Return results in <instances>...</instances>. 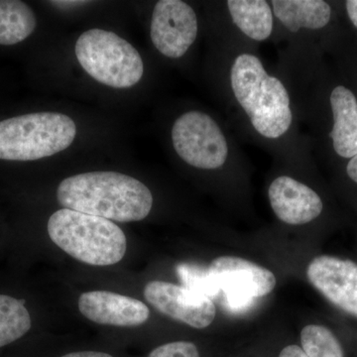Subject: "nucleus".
Instances as JSON below:
<instances>
[{"label":"nucleus","instance_id":"f257e3e1","mask_svg":"<svg viewBox=\"0 0 357 357\" xmlns=\"http://www.w3.org/2000/svg\"><path fill=\"white\" fill-rule=\"evenodd\" d=\"M57 199L65 208L119 222L144 220L153 206V196L146 185L112 171L65 178L59 185Z\"/></svg>","mask_w":357,"mask_h":357},{"label":"nucleus","instance_id":"f03ea898","mask_svg":"<svg viewBox=\"0 0 357 357\" xmlns=\"http://www.w3.org/2000/svg\"><path fill=\"white\" fill-rule=\"evenodd\" d=\"M230 79L237 102L258 133L275 139L287 132L293 121L287 89L280 79L267 74L259 59L239 55Z\"/></svg>","mask_w":357,"mask_h":357},{"label":"nucleus","instance_id":"7ed1b4c3","mask_svg":"<svg viewBox=\"0 0 357 357\" xmlns=\"http://www.w3.org/2000/svg\"><path fill=\"white\" fill-rule=\"evenodd\" d=\"M49 236L58 248L93 266L121 262L128 249L123 230L112 220L62 208L49 218Z\"/></svg>","mask_w":357,"mask_h":357},{"label":"nucleus","instance_id":"20e7f679","mask_svg":"<svg viewBox=\"0 0 357 357\" xmlns=\"http://www.w3.org/2000/svg\"><path fill=\"white\" fill-rule=\"evenodd\" d=\"M77 126L68 115L37 112L0 121V159L35 161L70 146Z\"/></svg>","mask_w":357,"mask_h":357},{"label":"nucleus","instance_id":"39448f33","mask_svg":"<svg viewBox=\"0 0 357 357\" xmlns=\"http://www.w3.org/2000/svg\"><path fill=\"white\" fill-rule=\"evenodd\" d=\"M77 61L98 83L128 89L142 79L144 65L139 52L119 35L107 30H88L77 39Z\"/></svg>","mask_w":357,"mask_h":357},{"label":"nucleus","instance_id":"423d86ee","mask_svg":"<svg viewBox=\"0 0 357 357\" xmlns=\"http://www.w3.org/2000/svg\"><path fill=\"white\" fill-rule=\"evenodd\" d=\"M172 141L185 163L204 170L220 168L229 155L227 140L217 122L196 110L185 112L175 121Z\"/></svg>","mask_w":357,"mask_h":357},{"label":"nucleus","instance_id":"0eeeda50","mask_svg":"<svg viewBox=\"0 0 357 357\" xmlns=\"http://www.w3.org/2000/svg\"><path fill=\"white\" fill-rule=\"evenodd\" d=\"M208 271L225 305L234 310L244 309L271 293L277 283L273 272L236 256L215 258Z\"/></svg>","mask_w":357,"mask_h":357},{"label":"nucleus","instance_id":"6e6552de","mask_svg":"<svg viewBox=\"0 0 357 357\" xmlns=\"http://www.w3.org/2000/svg\"><path fill=\"white\" fill-rule=\"evenodd\" d=\"M198 35V20L189 4L161 0L154 7L150 36L155 48L168 58L183 57Z\"/></svg>","mask_w":357,"mask_h":357},{"label":"nucleus","instance_id":"1a4fd4ad","mask_svg":"<svg viewBox=\"0 0 357 357\" xmlns=\"http://www.w3.org/2000/svg\"><path fill=\"white\" fill-rule=\"evenodd\" d=\"M144 298L164 316L199 330L208 328L217 314L210 298L170 282H149Z\"/></svg>","mask_w":357,"mask_h":357},{"label":"nucleus","instance_id":"9d476101","mask_svg":"<svg viewBox=\"0 0 357 357\" xmlns=\"http://www.w3.org/2000/svg\"><path fill=\"white\" fill-rule=\"evenodd\" d=\"M307 276L326 299L357 318L356 263L335 256H318L307 266Z\"/></svg>","mask_w":357,"mask_h":357},{"label":"nucleus","instance_id":"9b49d317","mask_svg":"<svg viewBox=\"0 0 357 357\" xmlns=\"http://www.w3.org/2000/svg\"><path fill=\"white\" fill-rule=\"evenodd\" d=\"M79 310L84 317L100 325L131 328L146 323L150 311L135 298L109 291H91L79 298Z\"/></svg>","mask_w":357,"mask_h":357},{"label":"nucleus","instance_id":"f8f14e48","mask_svg":"<svg viewBox=\"0 0 357 357\" xmlns=\"http://www.w3.org/2000/svg\"><path fill=\"white\" fill-rule=\"evenodd\" d=\"M269 201L276 217L288 225H305L321 215L324 204L318 194L295 178L281 176L269 187Z\"/></svg>","mask_w":357,"mask_h":357},{"label":"nucleus","instance_id":"ddd939ff","mask_svg":"<svg viewBox=\"0 0 357 357\" xmlns=\"http://www.w3.org/2000/svg\"><path fill=\"white\" fill-rule=\"evenodd\" d=\"M333 128L331 136L340 156L354 158L357 155V100L351 89L344 86L333 89L331 95Z\"/></svg>","mask_w":357,"mask_h":357},{"label":"nucleus","instance_id":"4468645a","mask_svg":"<svg viewBox=\"0 0 357 357\" xmlns=\"http://www.w3.org/2000/svg\"><path fill=\"white\" fill-rule=\"evenodd\" d=\"M274 14L291 32L321 29L330 22L332 9L321 0H274Z\"/></svg>","mask_w":357,"mask_h":357},{"label":"nucleus","instance_id":"2eb2a0df","mask_svg":"<svg viewBox=\"0 0 357 357\" xmlns=\"http://www.w3.org/2000/svg\"><path fill=\"white\" fill-rule=\"evenodd\" d=\"M227 7L237 27L256 41L266 40L273 29V17L264 0H229Z\"/></svg>","mask_w":357,"mask_h":357},{"label":"nucleus","instance_id":"dca6fc26","mask_svg":"<svg viewBox=\"0 0 357 357\" xmlns=\"http://www.w3.org/2000/svg\"><path fill=\"white\" fill-rule=\"evenodd\" d=\"M34 13L20 0L0 1V45H15L27 39L36 28Z\"/></svg>","mask_w":357,"mask_h":357},{"label":"nucleus","instance_id":"f3484780","mask_svg":"<svg viewBox=\"0 0 357 357\" xmlns=\"http://www.w3.org/2000/svg\"><path fill=\"white\" fill-rule=\"evenodd\" d=\"M31 326L24 300L0 295V347L20 340L29 332Z\"/></svg>","mask_w":357,"mask_h":357},{"label":"nucleus","instance_id":"a211bd4d","mask_svg":"<svg viewBox=\"0 0 357 357\" xmlns=\"http://www.w3.org/2000/svg\"><path fill=\"white\" fill-rule=\"evenodd\" d=\"M301 342L307 357H344L337 337L326 326H305L301 332Z\"/></svg>","mask_w":357,"mask_h":357},{"label":"nucleus","instance_id":"6ab92c4d","mask_svg":"<svg viewBox=\"0 0 357 357\" xmlns=\"http://www.w3.org/2000/svg\"><path fill=\"white\" fill-rule=\"evenodd\" d=\"M176 271L184 287L202 294L211 300L220 297V290L208 274V268L192 263H181L176 268Z\"/></svg>","mask_w":357,"mask_h":357},{"label":"nucleus","instance_id":"aec40b11","mask_svg":"<svg viewBox=\"0 0 357 357\" xmlns=\"http://www.w3.org/2000/svg\"><path fill=\"white\" fill-rule=\"evenodd\" d=\"M148 357H199V352L192 342H174L156 347Z\"/></svg>","mask_w":357,"mask_h":357},{"label":"nucleus","instance_id":"412c9836","mask_svg":"<svg viewBox=\"0 0 357 357\" xmlns=\"http://www.w3.org/2000/svg\"><path fill=\"white\" fill-rule=\"evenodd\" d=\"M279 357H307V356L303 351L302 347L293 344L283 349Z\"/></svg>","mask_w":357,"mask_h":357},{"label":"nucleus","instance_id":"4be33fe9","mask_svg":"<svg viewBox=\"0 0 357 357\" xmlns=\"http://www.w3.org/2000/svg\"><path fill=\"white\" fill-rule=\"evenodd\" d=\"M345 4H347L349 20H351L352 24L357 28V0H349Z\"/></svg>","mask_w":357,"mask_h":357},{"label":"nucleus","instance_id":"5701e85b","mask_svg":"<svg viewBox=\"0 0 357 357\" xmlns=\"http://www.w3.org/2000/svg\"><path fill=\"white\" fill-rule=\"evenodd\" d=\"M62 357H114L109 354L98 351H79L73 352V354H66Z\"/></svg>","mask_w":357,"mask_h":357},{"label":"nucleus","instance_id":"b1692460","mask_svg":"<svg viewBox=\"0 0 357 357\" xmlns=\"http://www.w3.org/2000/svg\"><path fill=\"white\" fill-rule=\"evenodd\" d=\"M347 175L357 184V155L351 159L347 167Z\"/></svg>","mask_w":357,"mask_h":357},{"label":"nucleus","instance_id":"393cba45","mask_svg":"<svg viewBox=\"0 0 357 357\" xmlns=\"http://www.w3.org/2000/svg\"><path fill=\"white\" fill-rule=\"evenodd\" d=\"M51 3H53L54 6H58V7H74V6H81V4H86L88 3V2L86 1H52Z\"/></svg>","mask_w":357,"mask_h":357}]
</instances>
